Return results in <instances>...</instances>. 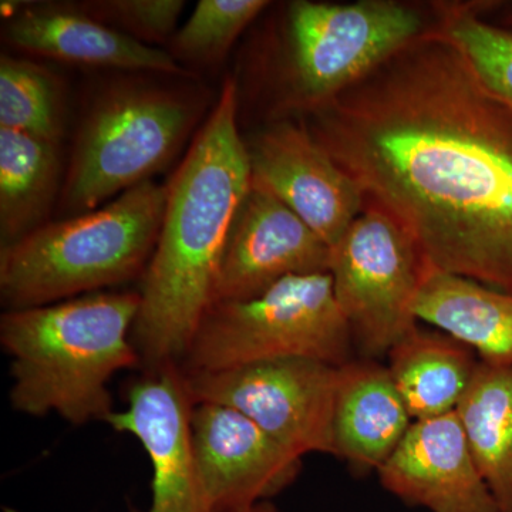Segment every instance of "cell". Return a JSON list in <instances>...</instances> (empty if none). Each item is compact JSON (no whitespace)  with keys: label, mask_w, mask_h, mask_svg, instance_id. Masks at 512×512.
I'll return each mask as SVG.
<instances>
[{"label":"cell","mask_w":512,"mask_h":512,"mask_svg":"<svg viewBox=\"0 0 512 512\" xmlns=\"http://www.w3.org/2000/svg\"><path fill=\"white\" fill-rule=\"evenodd\" d=\"M301 120L427 264L512 293V104L440 23Z\"/></svg>","instance_id":"1"},{"label":"cell","mask_w":512,"mask_h":512,"mask_svg":"<svg viewBox=\"0 0 512 512\" xmlns=\"http://www.w3.org/2000/svg\"><path fill=\"white\" fill-rule=\"evenodd\" d=\"M251 183L238 128V84L229 77L167 184L163 225L133 326L134 346L148 369L177 363L190 348L214 303L229 228Z\"/></svg>","instance_id":"2"},{"label":"cell","mask_w":512,"mask_h":512,"mask_svg":"<svg viewBox=\"0 0 512 512\" xmlns=\"http://www.w3.org/2000/svg\"><path fill=\"white\" fill-rule=\"evenodd\" d=\"M138 292H94L6 311L0 343L10 357V403L19 413H49L82 426L109 419V383L141 365L133 343Z\"/></svg>","instance_id":"3"},{"label":"cell","mask_w":512,"mask_h":512,"mask_svg":"<svg viewBox=\"0 0 512 512\" xmlns=\"http://www.w3.org/2000/svg\"><path fill=\"white\" fill-rule=\"evenodd\" d=\"M167 194V185L148 180L97 210L49 222L2 247L3 305L8 311L50 305L143 276Z\"/></svg>","instance_id":"4"},{"label":"cell","mask_w":512,"mask_h":512,"mask_svg":"<svg viewBox=\"0 0 512 512\" xmlns=\"http://www.w3.org/2000/svg\"><path fill=\"white\" fill-rule=\"evenodd\" d=\"M201 99L174 87L130 80L93 101L77 134L63 190L64 210H97L107 200L151 180L184 143Z\"/></svg>","instance_id":"5"},{"label":"cell","mask_w":512,"mask_h":512,"mask_svg":"<svg viewBox=\"0 0 512 512\" xmlns=\"http://www.w3.org/2000/svg\"><path fill=\"white\" fill-rule=\"evenodd\" d=\"M355 353L332 275H292L248 301L214 303L183 357V370L218 372L284 357L340 367Z\"/></svg>","instance_id":"6"},{"label":"cell","mask_w":512,"mask_h":512,"mask_svg":"<svg viewBox=\"0 0 512 512\" xmlns=\"http://www.w3.org/2000/svg\"><path fill=\"white\" fill-rule=\"evenodd\" d=\"M430 28L419 9L392 0L289 3L286 109L305 114L333 99Z\"/></svg>","instance_id":"7"},{"label":"cell","mask_w":512,"mask_h":512,"mask_svg":"<svg viewBox=\"0 0 512 512\" xmlns=\"http://www.w3.org/2000/svg\"><path fill=\"white\" fill-rule=\"evenodd\" d=\"M426 266L412 235L370 204L332 248L333 293L360 359L387 356L419 326L413 306Z\"/></svg>","instance_id":"8"},{"label":"cell","mask_w":512,"mask_h":512,"mask_svg":"<svg viewBox=\"0 0 512 512\" xmlns=\"http://www.w3.org/2000/svg\"><path fill=\"white\" fill-rule=\"evenodd\" d=\"M184 375L194 403L237 410L295 456H335L333 412L339 367L306 357H284Z\"/></svg>","instance_id":"9"},{"label":"cell","mask_w":512,"mask_h":512,"mask_svg":"<svg viewBox=\"0 0 512 512\" xmlns=\"http://www.w3.org/2000/svg\"><path fill=\"white\" fill-rule=\"evenodd\" d=\"M245 146L252 181L291 208L330 248L365 210L362 188L313 140L302 120H276Z\"/></svg>","instance_id":"10"},{"label":"cell","mask_w":512,"mask_h":512,"mask_svg":"<svg viewBox=\"0 0 512 512\" xmlns=\"http://www.w3.org/2000/svg\"><path fill=\"white\" fill-rule=\"evenodd\" d=\"M192 409L183 369L170 363L134 382L126 409L106 420L136 437L153 467L150 507L131 512H212L192 447Z\"/></svg>","instance_id":"11"},{"label":"cell","mask_w":512,"mask_h":512,"mask_svg":"<svg viewBox=\"0 0 512 512\" xmlns=\"http://www.w3.org/2000/svg\"><path fill=\"white\" fill-rule=\"evenodd\" d=\"M330 258L305 221L252 181L229 228L214 303L248 301L288 276L326 274Z\"/></svg>","instance_id":"12"},{"label":"cell","mask_w":512,"mask_h":512,"mask_svg":"<svg viewBox=\"0 0 512 512\" xmlns=\"http://www.w3.org/2000/svg\"><path fill=\"white\" fill-rule=\"evenodd\" d=\"M191 434L212 512H238L271 501L301 474V457L231 407L194 403Z\"/></svg>","instance_id":"13"},{"label":"cell","mask_w":512,"mask_h":512,"mask_svg":"<svg viewBox=\"0 0 512 512\" xmlns=\"http://www.w3.org/2000/svg\"><path fill=\"white\" fill-rule=\"evenodd\" d=\"M384 490L430 512H500L471 456L456 410L414 420L377 470Z\"/></svg>","instance_id":"14"},{"label":"cell","mask_w":512,"mask_h":512,"mask_svg":"<svg viewBox=\"0 0 512 512\" xmlns=\"http://www.w3.org/2000/svg\"><path fill=\"white\" fill-rule=\"evenodd\" d=\"M5 18L6 42L30 55L99 69L191 76L170 53L137 42L76 3H18Z\"/></svg>","instance_id":"15"},{"label":"cell","mask_w":512,"mask_h":512,"mask_svg":"<svg viewBox=\"0 0 512 512\" xmlns=\"http://www.w3.org/2000/svg\"><path fill=\"white\" fill-rule=\"evenodd\" d=\"M387 366L353 359L339 367L333 412L335 457L357 470H379L413 423Z\"/></svg>","instance_id":"16"},{"label":"cell","mask_w":512,"mask_h":512,"mask_svg":"<svg viewBox=\"0 0 512 512\" xmlns=\"http://www.w3.org/2000/svg\"><path fill=\"white\" fill-rule=\"evenodd\" d=\"M413 312L481 362L512 366V293L427 264Z\"/></svg>","instance_id":"17"},{"label":"cell","mask_w":512,"mask_h":512,"mask_svg":"<svg viewBox=\"0 0 512 512\" xmlns=\"http://www.w3.org/2000/svg\"><path fill=\"white\" fill-rule=\"evenodd\" d=\"M387 359V369L413 420L454 412L480 362L464 343L420 326L400 339Z\"/></svg>","instance_id":"18"},{"label":"cell","mask_w":512,"mask_h":512,"mask_svg":"<svg viewBox=\"0 0 512 512\" xmlns=\"http://www.w3.org/2000/svg\"><path fill=\"white\" fill-rule=\"evenodd\" d=\"M456 413L498 510L512 512V366L480 360Z\"/></svg>","instance_id":"19"},{"label":"cell","mask_w":512,"mask_h":512,"mask_svg":"<svg viewBox=\"0 0 512 512\" xmlns=\"http://www.w3.org/2000/svg\"><path fill=\"white\" fill-rule=\"evenodd\" d=\"M59 144L0 128V241H20L46 224L60 188Z\"/></svg>","instance_id":"20"},{"label":"cell","mask_w":512,"mask_h":512,"mask_svg":"<svg viewBox=\"0 0 512 512\" xmlns=\"http://www.w3.org/2000/svg\"><path fill=\"white\" fill-rule=\"evenodd\" d=\"M0 128L60 143L62 89L49 69L32 60L3 53L0 57Z\"/></svg>","instance_id":"21"},{"label":"cell","mask_w":512,"mask_h":512,"mask_svg":"<svg viewBox=\"0 0 512 512\" xmlns=\"http://www.w3.org/2000/svg\"><path fill=\"white\" fill-rule=\"evenodd\" d=\"M268 6L265 0H200L170 40L168 53L178 63L210 66L221 62L239 35Z\"/></svg>","instance_id":"22"},{"label":"cell","mask_w":512,"mask_h":512,"mask_svg":"<svg viewBox=\"0 0 512 512\" xmlns=\"http://www.w3.org/2000/svg\"><path fill=\"white\" fill-rule=\"evenodd\" d=\"M441 10L444 32L463 50L481 80L512 104V32L490 25L467 6Z\"/></svg>","instance_id":"23"},{"label":"cell","mask_w":512,"mask_h":512,"mask_svg":"<svg viewBox=\"0 0 512 512\" xmlns=\"http://www.w3.org/2000/svg\"><path fill=\"white\" fill-rule=\"evenodd\" d=\"M92 18L143 45L156 47L175 35L184 0H93L76 3Z\"/></svg>","instance_id":"24"},{"label":"cell","mask_w":512,"mask_h":512,"mask_svg":"<svg viewBox=\"0 0 512 512\" xmlns=\"http://www.w3.org/2000/svg\"><path fill=\"white\" fill-rule=\"evenodd\" d=\"M238 512H281L278 510V507L272 501H265V503L256 504L254 507L247 508V510H242Z\"/></svg>","instance_id":"25"}]
</instances>
